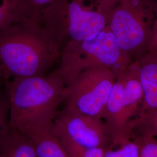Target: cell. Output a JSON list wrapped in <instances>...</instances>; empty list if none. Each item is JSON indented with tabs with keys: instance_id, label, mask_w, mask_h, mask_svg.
I'll return each instance as SVG.
<instances>
[{
	"instance_id": "cell-1",
	"label": "cell",
	"mask_w": 157,
	"mask_h": 157,
	"mask_svg": "<svg viewBox=\"0 0 157 157\" xmlns=\"http://www.w3.org/2000/svg\"><path fill=\"white\" fill-rule=\"evenodd\" d=\"M10 127L21 133L53 124L67 86L58 69L50 74L13 78L5 82Z\"/></svg>"
},
{
	"instance_id": "cell-2",
	"label": "cell",
	"mask_w": 157,
	"mask_h": 157,
	"mask_svg": "<svg viewBox=\"0 0 157 157\" xmlns=\"http://www.w3.org/2000/svg\"><path fill=\"white\" fill-rule=\"evenodd\" d=\"M60 54L39 22L29 19L0 30V72L5 82L44 75Z\"/></svg>"
},
{
	"instance_id": "cell-3",
	"label": "cell",
	"mask_w": 157,
	"mask_h": 157,
	"mask_svg": "<svg viewBox=\"0 0 157 157\" xmlns=\"http://www.w3.org/2000/svg\"><path fill=\"white\" fill-rule=\"evenodd\" d=\"M111 0H56L40 23L61 50L67 43L94 38L107 26Z\"/></svg>"
},
{
	"instance_id": "cell-4",
	"label": "cell",
	"mask_w": 157,
	"mask_h": 157,
	"mask_svg": "<svg viewBox=\"0 0 157 157\" xmlns=\"http://www.w3.org/2000/svg\"><path fill=\"white\" fill-rule=\"evenodd\" d=\"M58 72L67 86L79 73L93 67H106L115 71L123 67L128 56L121 50L108 26L95 37L75 40L62 47Z\"/></svg>"
},
{
	"instance_id": "cell-5",
	"label": "cell",
	"mask_w": 157,
	"mask_h": 157,
	"mask_svg": "<svg viewBox=\"0 0 157 157\" xmlns=\"http://www.w3.org/2000/svg\"><path fill=\"white\" fill-rule=\"evenodd\" d=\"M147 0H117L108 24L121 50L138 60L147 49L154 21V6Z\"/></svg>"
},
{
	"instance_id": "cell-6",
	"label": "cell",
	"mask_w": 157,
	"mask_h": 157,
	"mask_svg": "<svg viewBox=\"0 0 157 157\" xmlns=\"http://www.w3.org/2000/svg\"><path fill=\"white\" fill-rule=\"evenodd\" d=\"M53 130L71 157H78L90 149L112 147L110 136L102 119L67 107L57 112Z\"/></svg>"
},
{
	"instance_id": "cell-7",
	"label": "cell",
	"mask_w": 157,
	"mask_h": 157,
	"mask_svg": "<svg viewBox=\"0 0 157 157\" xmlns=\"http://www.w3.org/2000/svg\"><path fill=\"white\" fill-rule=\"evenodd\" d=\"M116 76L109 67L85 69L67 85L65 107L102 119Z\"/></svg>"
},
{
	"instance_id": "cell-8",
	"label": "cell",
	"mask_w": 157,
	"mask_h": 157,
	"mask_svg": "<svg viewBox=\"0 0 157 157\" xmlns=\"http://www.w3.org/2000/svg\"><path fill=\"white\" fill-rule=\"evenodd\" d=\"M138 61L144 94L141 112L157 108V51H146Z\"/></svg>"
},
{
	"instance_id": "cell-9",
	"label": "cell",
	"mask_w": 157,
	"mask_h": 157,
	"mask_svg": "<svg viewBox=\"0 0 157 157\" xmlns=\"http://www.w3.org/2000/svg\"><path fill=\"white\" fill-rule=\"evenodd\" d=\"M31 141L36 157H71L54 130L53 124L21 133Z\"/></svg>"
},
{
	"instance_id": "cell-10",
	"label": "cell",
	"mask_w": 157,
	"mask_h": 157,
	"mask_svg": "<svg viewBox=\"0 0 157 157\" xmlns=\"http://www.w3.org/2000/svg\"><path fill=\"white\" fill-rule=\"evenodd\" d=\"M0 157H36L28 138L16 129L10 128L2 141Z\"/></svg>"
},
{
	"instance_id": "cell-11",
	"label": "cell",
	"mask_w": 157,
	"mask_h": 157,
	"mask_svg": "<svg viewBox=\"0 0 157 157\" xmlns=\"http://www.w3.org/2000/svg\"><path fill=\"white\" fill-rule=\"evenodd\" d=\"M129 139L157 138V108L140 112L128 125Z\"/></svg>"
},
{
	"instance_id": "cell-12",
	"label": "cell",
	"mask_w": 157,
	"mask_h": 157,
	"mask_svg": "<svg viewBox=\"0 0 157 157\" xmlns=\"http://www.w3.org/2000/svg\"><path fill=\"white\" fill-rule=\"evenodd\" d=\"M29 19L19 0H0V30Z\"/></svg>"
},
{
	"instance_id": "cell-13",
	"label": "cell",
	"mask_w": 157,
	"mask_h": 157,
	"mask_svg": "<svg viewBox=\"0 0 157 157\" xmlns=\"http://www.w3.org/2000/svg\"><path fill=\"white\" fill-rule=\"evenodd\" d=\"M140 143L136 139H130L120 146L105 149L104 157H140Z\"/></svg>"
},
{
	"instance_id": "cell-14",
	"label": "cell",
	"mask_w": 157,
	"mask_h": 157,
	"mask_svg": "<svg viewBox=\"0 0 157 157\" xmlns=\"http://www.w3.org/2000/svg\"><path fill=\"white\" fill-rule=\"evenodd\" d=\"M56 0H19L23 11L31 19L40 22L42 12Z\"/></svg>"
},
{
	"instance_id": "cell-15",
	"label": "cell",
	"mask_w": 157,
	"mask_h": 157,
	"mask_svg": "<svg viewBox=\"0 0 157 157\" xmlns=\"http://www.w3.org/2000/svg\"><path fill=\"white\" fill-rule=\"evenodd\" d=\"M9 114L10 104L6 91L5 93L0 91V147L4 137L10 128Z\"/></svg>"
},
{
	"instance_id": "cell-16",
	"label": "cell",
	"mask_w": 157,
	"mask_h": 157,
	"mask_svg": "<svg viewBox=\"0 0 157 157\" xmlns=\"http://www.w3.org/2000/svg\"><path fill=\"white\" fill-rule=\"evenodd\" d=\"M135 139L140 143V157H157V138L140 137Z\"/></svg>"
},
{
	"instance_id": "cell-17",
	"label": "cell",
	"mask_w": 157,
	"mask_h": 157,
	"mask_svg": "<svg viewBox=\"0 0 157 157\" xmlns=\"http://www.w3.org/2000/svg\"><path fill=\"white\" fill-rule=\"evenodd\" d=\"M154 17L147 51H157V2L154 5Z\"/></svg>"
},
{
	"instance_id": "cell-18",
	"label": "cell",
	"mask_w": 157,
	"mask_h": 157,
	"mask_svg": "<svg viewBox=\"0 0 157 157\" xmlns=\"http://www.w3.org/2000/svg\"><path fill=\"white\" fill-rule=\"evenodd\" d=\"M105 149L103 148L90 149L83 152L78 157H104Z\"/></svg>"
},
{
	"instance_id": "cell-19",
	"label": "cell",
	"mask_w": 157,
	"mask_h": 157,
	"mask_svg": "<svg viewBox=\"0 0 157 157\" xmlns=\"http://www.w3.org/2000/svg\"><path fill=\"white\" fill-rule=\"evenodd\" d=\"M3 84H5V79L4 78L0 72V88Z\"/></svg>"
}]
</instances>
